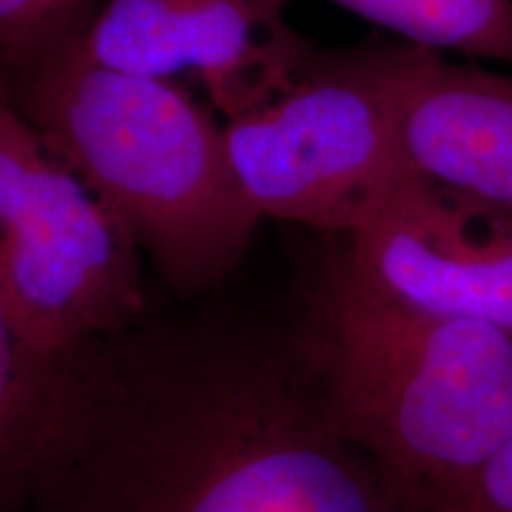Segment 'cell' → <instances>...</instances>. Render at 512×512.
<instances>
[{"label": "cell", "mask_w": 512, "mask_h": 512, "mask_svg": "<svg viewBox=\"0 0 512 512\" xmlns=\"http://www.w3.org/2000/svg\"><path fill=\"white\" fill-rule=\"evenodd\" d=\"M24 512H418L339 430L297 328L150 318L57 356Z\"/></svg>", "instance_id": "1"}, {"label": "cell", "mask_w": 512, "mask_h": 512, "mask_svg": "<svg viewBox=\"0 0 512 512\" xmlns=\"http://www.w3.org/2000/svg\"><path fill=\"white\" fill-rule=\"evenodd\" d=\"M297 335L339 430L418 512H456L512 437V332L403 309L328 256Z\"/></svg>", "instance_id": "2"}, {"label": "cell", "mask_w": 512, "mask_h": 512, "mask_svg": "<svg viewBox=\"0 0 512 512\" xmlns=\"http://www.w3.org/2000/svg\"><path fill=\"white\" fill-rule=\"evenodd\" d=\"M10 69V105L166 285L197 297L238 268L261 216L230 166L223 124L181 83L100 67L76 36Z\"/></svg>", "instance_id": "3"}, {"label": "cell", "mask_w": 512, "mask_h": 512, "mask_svg": "<svg viewBox=\"0 0 512 512\" xmlns=\"http://www.w3.org/2000/svg\"><path fill=\"white\" fill-rule=\"evenodd\" d=\"M138 247L38 133L0 131V294L38 351L62 356L147 313Z\"/></svg>", "instance_id": "4"}, {"label": "cell", "mask_w": 512, "mask_h": 512, "mask_svg": "<svg viewBox=\"0 0 512 512\" xmlns=\"http://www.w3.org/2000/svg\"><path fill=\"white\" fill-rule=\"evenodd\" d=\"M230 166L261 219L347 235L411 171L366 50L316 60L275 98L223 121Z\"/></svg>", "instance_id": "5"}, {"label": "cell", "mask_w": 512, "mask_h": 512, "mask_svg": "<svg viewBox=\"0 0 512 512\" xmlns=\"http://www.w3.org/2000/svg\"><path fill=\"white\" fill-rule=\"evenodd\" d=\"M332 256L403 309L512 332V211L408 174Z\"/></svg>", "instance_id": "6"}, {"label": "cell", "mask_w": 512, "mask_h": 512, "mask_svg": "<svg viewBox=\"0 0 512 512\" xmlns=\"http://www.w3.org/2000/svg\"><path fill=\"white\" fill-rule=\"evenodd\" d=\"M283 12V0H100L76 46L121 74L192 79L226 121L283 93L313 62Z\"/></svg>", "instance_id": "7"}, {"label": "cell", "mask_w": 512, "mask_h": 512, "mask_svg": "<svg viewBox=\"0 0 512 512\" xmlns=\"http://www.w3.org/2000/svg\"><path fill=\"white\" fill-rule=\"evenodd\" d=\"M366 53L392 107L406 169L512 211V74L456 64L413 43Z\"/></svg>", "instance_id": "8"}, {"label": "cell", "mask_w": 512, "mask_h": 512, "mask_svg": "<svg viewBox=\"0 0 512 512\" xmlns=\"http://www.w3.org/2000/svg\"><path fill=\"white\" fill-rule=\"evenodd\" d=\"M57 356L38 351L0 294V512H24L53 399Z\"/></svg>", "instance_id": "9"}, {"label": "cell", "mask_w": 512, "mask_h": 512, "mask_svg": "<svg viewBox=\"0 0 512 512\" xmlns=\"http://www.w3.org/2000/svg\"><path fill=\"white\" fill-rule=\"evenodd\" d=\"M287 5L290 0H283ZM403 43L512 64V0H328Z\"/></svg>", "instance_id": "10"}, {"label": "cell", "mask_w": 512, "mask_h": 512, "mask_svg": "<svg viewBox=\"0 0 512 512\" xmlns=\"http://www.w3.org/2000/svg\"><path fill=\"white\" fill-rule=\"evenodd\" d=\"M93 0H0V53L10 67L79 36Z\"/></svg>", "instance_id": "11"}, {"label": "cell", "mask_w": 512, "mask_h": 512, "mask_svg": "<svg viewBox=\"0 0 512 512\" xmlns=\"http://www.w3.org/2000/svg\"><path fill=\"white\" fill-rule=\"evenodd\" d=\"M456 512H512V437L479 467Z\"/></svg>", "instance_id": "12"}]
</instances>
